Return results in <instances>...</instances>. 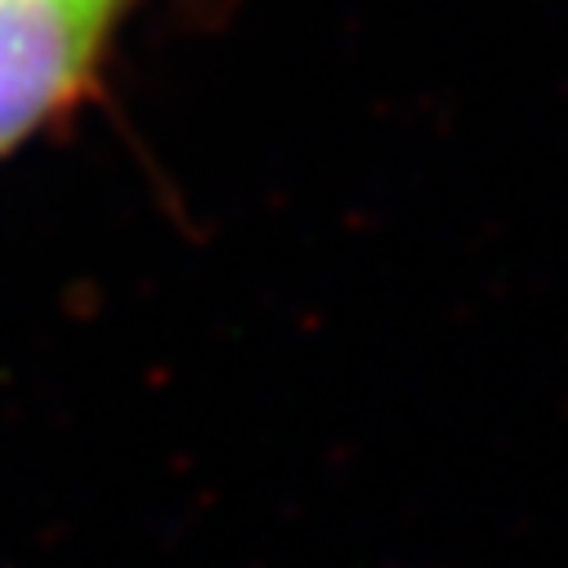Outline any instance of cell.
Here are the masks:
<instances>
[{"mask_svg":"<svg viewBox=\"0 0 568 568\" xmlns=\"http://www.w3.org/2000/svg\"><path fill=\"white\" fill-rule=\"evenodd\" d=\"M112 23L81 0H0V162L85 99Z\"/></svg>","mask_w":568,"mask_h":568,"instance_id":"cell-1","label":"cell"},{"mask_svg":"<svg viewBox=\"0 0 568 568\" xmlns=\"http://www.w3.org/2000/svg\"><path fill=\"white\" fill-rule=\"evenodd\" d=\"M81 6H94V10H103V14H112V19H116V14L130 6V0H81Z\"/></svg>","mask_w":568,"mask_h":568,"instance_id":"cell-2","label":"cell"}]
</instances>
